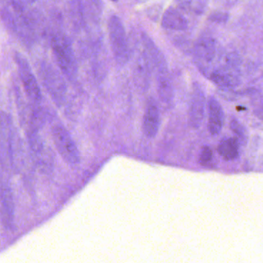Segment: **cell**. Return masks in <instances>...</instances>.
I'll use <instances>...</instances> for the list:
<instances>
[{"instance_id": "cell-1", "label": "cell", "mask_w": 263, "mask_h": 263, "mask_svg": "<svg viewBox=\"0 0 263 263\" xmlns=\"http://www.w3.org/2000/svg\"><path fill=\"white\" fill-rule=\"evenodd\" d=\"M51 46L62 74L70 80H75L77 76V65L69 39L62 35H56L52 38Z\"/></svg>"}, {"instance_id": "cell-2", "label": "cell", "mask_w": 263, "mask_h": 263, "mask_svg": "<svg viewBox=\"0 0 263 263\" xmlns=\"http://www.w3.org/2000/svg\"><path fill=\"white\" fill-rule=\"evenodd\" d=\"M108 34L113 56L119 65H124L130 58L125 27L118 16H112L108 20Z\"/></svg>"}, {"instance_id": "cell-3", "label": "cell", "mask_w": 263, "mask_h": 263, "mask_svg": "<svg viewBox=\"0 0 263 263\" xmlns=\"http://www.w3.org/2000/svg\"><path fill=\"white\" fill-rule=\"evenodd\" d=\"M53 143L64 161L70 166H76L80 163V154L68 130L62 125L52 128Z\"/></svg>"}, {"instance_id": "cell-4", "label": "cell", "mask_w": 263, "mask_h": 263, "mask_svg": "<svg viewBox=\"0 0 263 263\" xmlns=\"http://www.w3.org/2000/svg\"><path fill=\"white\" fill-rule=\"evenodd\" d=\"M39 72L41 80L55 103L62 105L67 93V85L63 77L47 63H42Z\"/></svg>"}, {"instance_id": "cell-5", "label": "cell", "mask_w": 263, "mask_h": 263, "mask_svg": "<svg viewBox=\"0 0 263 263\" xmlns=\"http://www.w3.org/2000/svg\"><path fill=\"white\" fill-rule=\"evenodd\" d=\"M15 62L17 65L19 79L24 85L26 95L33 103H39L42 99V94L28 60L24 55L17 52L15 54Z\"/></svg>"}, {"instance_id": "cell-6", "label": "cell", "mask_w": 263, "mask_h": 263, "mask_svg": "<svg viewBox=\"0 0 263 263\" xmlns=\"http://www.w3.org/2000/svg\"><path fill=\"white\" fill-rule=\"evenodd\" d=\"M13 121L6 112H0V161L4 166L13 163Z\"/></svg>"}, {"instance_id": "cell-7", "label": "cell", "mask_w": 263, "mask_h": 263, "mask_svg": "<svg viewBox=\"0 0 263 263\" xmlns=\"http://www.w3.org/2000/svg\"><path fill=\"white\" fill-rule=\"evenodd\" d=\"M206 111V96L198 82L192 84L189 108V120L191 126L199 128L203 123Z\"/></svg>"}, {"instance_id": "cell-8", "label": "cell", "mask_w": 263, "mask_h": 263, "mask_svg": "<svg viewBox=\"0 0 263 263\" xmlns=\"http://www.w3.org/2000/svg\"><path fill=\"white\" fill-rule=\"evenodd\" d=\"M160 122L161 119L158 104L154 98H149L146 102L143 123V133L147 138L154 139L157 137Z\"/></svg>"}, {"instance_id": "cell-9", "label": "cell", "mask_w": 263, "mask_h": 263, "mask_svg": "<svg viewBox=\"0 0 263 263\" xmlns=\"http://www.w3.org/2000/svg\"><path fill=\"white\" fill-rule=\"evenodd\" d=\"M14 214L13 192L9 186H4L0 190V218L4 227L8 229L13 227Z\"/></svg>"}, {"instance_id": "cell-10", "label": "cell", "mask_w": 263, "mask_h": 263, "mask_svg": "<svg viewBox=\"0 0 263 263\" xmlns=\"http://www.w3.org/2000/svg\"><path fill=\"white\" fill-rule=\"evenodd\" d=\"M208 128L211 135L217 136L223 129L224 111L218 101L213 96L208 99Z\"/></svg>"}, {"instance_id": "cell-11", "label": "cell", "mask_w": 263, "mask_h": 263, "mask_svg": "<svg viewBox=\"0 0 263 263\" xmlns=\"http://www.w3.org/2000/svg\"><path fill=\"white\" fill-rule=\"evenodd\" d=\"M210 79L214 84L223 89H233L241 83L238 75L228 68H220L212 72Z\"/></svg>"}, {"instance_id": "cell-12", "label": "cell", "mask_w": 263, "mask_h": 263, "mask_svg": "<svg viewBox=\"0 0 263 263\" xmlns=\"http://www.w3.org/2000/svg\"><path fill=\"white\" fill-rule=\"evenodd\" d=\"M162 27L166 30L183 31L187 29L188 21L179 10L170 7L163 15Z\"/></svg>"}, {"instance_id": "cell-13", "label": "cell", "mask_w": 263, "mask_h": 263, "mask_svg": "<svg viewBox=\"0 0 263 263\" xmlns=\"http://www.w3.org/2000/svg\"><path fill=\"white\" fill-rule=\"evenodd\" d=\"M240 143L236 137H227L220 141L218 152L226 161H233L239 156Z\"/></svg>"}, {"instance_id": "cell-14", "label": "cell", "mask_w": 263, "mask_h": 263, "mask_svg": "<svg viewBox=\"0 0 263 263\" xmlns=\"http://www.w3.org/2000/svg\"><path fill=\"white\" fill-rule=\"evenodd\" d=\"M216 52L215 41L210 38L201 39L195 47V56L200 60L209 62L214 59Z\"/></svg>"}, {"instance_id": "cell-15", "label": "cell", "mask_w": 263, "mask_h": 263, "mask_svg": "<svg viewBox=\"0 0 263 263\" xmlns=\"http://www.w3.org/2000/svg\"><path fill=\"white\" fill-rule=\"evenodd\" d=\"M157 81H158L159 97L160 100L166 105H171L173 101L174 91L169 73L158 75Z\"/></svg>"}, {"instance_id": "cell-16", "label": "cell", "mask_w": 263, "mask_h": 263, "mask_svg": "<svg viewBox=\"0 0 263 263\" xmlns=\"http://www.w3.org/2000/svg\"><path fill=\"white\" fill-rule=\"evenodd\" d=\"M229 128L236 135V138L239 141L240 144L243 146L246 145L248 141V133L243 124L238 119L233 118L229 122Z\"/></svg>"}, {"instance_id": "cell-17", "label": "cell", "mask_w": 263, "mask_h": 263, "mask_svg": "<svg viewBox=\"0 0 263 263\" xmlns=\"http://www.w3.org/2000/svg\"><path fill=\"white\" fill-rule=\"evenodd\" d=\"M213 160V152L209 146H204L200 155V163L203 166H210Z\"/></svg>"}, {"instance_id": "cell-18", "label": "cell", "mask_w": 263, "mask_h": 263, "mask_svg": "<svg viewBox=\"0 0 263 263\" xmlns=\"http://www.w3.org/2000/svg\"><path fill=\"white\" fill-rule=\"evenodd\" d=\"M162 8L160 6L155 5L154 7H149L147 10L148 16L149 19H154V21L158 20L161 13Z\"/></svg>"}, {"instance_id": "cell-19", "label": "cell", "mask_w": 263, "mask_h": 263, "mask_svg": "<svg viewBox=\"0 0 263 263\" xmlns=\"http://www.w3.org/2000/svg\"><path fill=\"white\" fill-rule=\"evenodd\" d=\"M228 19L227 14L223 13H215L209 16V19L212 22L223 23Z\"/></svg>"}, {"instance_id": "cell-20", "label": "cell", "mask_w": 263, "mask_h": 263, "mask_svg": "<svg viewBox=\"0 0 263 263\" xmlns=\"http://www.w3.org/2000/svg\"><path fill=\"white\" fill-rule=\"evenodd\" d=\"M29 4H35V3L38 2L39 0H27Z\"/></svg>"}, {"instance_id": "cell-21", "label": "cell", "mask_w": 263, "mask_h": 263, "mask_svg": "<svg viewBox=\"0 0 263 263\" xmlns=\"http://www.w3.org/2000/svg\"><path fill=\"white\" fill-rule=\"evenodd\" d=\"M112 2H114V3H116V2H117L118 0H111Z\"/></svg>"}, {"instance_id": "cell-22", "label": "cell", "mask_w": 263, "mask_h": 263, "mask_svg": "<svg viewBox=\"0 0 263 263\" xmlns=\"http://www.w3.org/2000/svg\"><path fill=\"white\" fill-rule=\"evenodd\" d=\"M262 104H263V99H262Z\"/></svg>"}]
</instances>
